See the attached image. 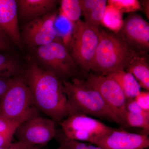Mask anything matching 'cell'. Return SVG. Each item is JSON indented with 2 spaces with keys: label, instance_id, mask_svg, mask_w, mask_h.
I'll list each match as a JSON object with an SVG mask.
<instances>
[{
  "label": "cell",
  "instance_id": "1",
  "mask_svg": "<svg viewBox=\"0 0 149 149\" xmlns=\"http://www.w3.org/2000/svg\"><path fill=\"white\" fill-rule=\"evenodd\" d=\"M23 75L36 107L55 123L70 116L63 81L43 69L31 60L24 68Z\"/></svg>",
  "mask_w": 149,
  "mask_h": 149
},
{
  "label": "cell",
  "instance_id": "2",
  "mask_svg": "<svg viewBox=\"0 0 149 149\" xmlns=\"http://www.w3.org/2000/svg\"><path fill=\"white\" fill-rule=\"evenodd\" d=\"M100 40L91 70L107 76L128 68L133 60L143 56L117 34L100 28Z\"/></svg>",
  "mask_w": 149,
  "mask_h": 149
},
{
  "label": "cell",
  "instance_id": "3",
  "mask_svg": "<svg viewBox=\"0 0 149 149\" xmlns=\"http://www.w3.org/2000/svg\"><path fill=\"white\" fill-rule=\"evenodd\" d=\"M70 116L91 115L103 118L122 126L97 90L87 80L74 78L71 81L63 80Z\"/></svg>",
  "mask_w": 149,
  "mask_h": 149
},
{
  "label": "cell",
  "instance_id": "4",
  "mask_svg": "<svg viewBox=\"0 0 149 149\" xmlns=\"http://www.w3.org/2000/svg\"><path fill=\"white\" fill-rule=\"evenodd\" d=\"M39 111L23 74L11 78L0 100V116L23 122L38 116Z\"/></svg>",
  "mask_w": 149,
  "mask_h": 149
},
{
  "label": "cell",
  "instance_id": "5",
  "mask_svg": "<svg viewBox=\"0 0 149 149\" xmlns=\"http://www.w3.org/2000/svg\"><path fill=\"white\" fill-rule=\"evenodd\" d=\"M33 59L39 66L63 80L75 75L77 65L66 46L56 38L54 42L32 50Z\"/></svg>",
  "mask_w": 149,
  "mask_h": 149
},
{
  "label": "cell",
  "instance_id": "6",
  "mask_svg": "<svg viewBox=\"0 0 149 149\" xmlns=\"http://www.w3.org/2000/svg\"><path fill=\"white\" fill-rule=\"evenodd\" d=\"M100 27L95 28L79 19L74 22L66 47L75 63L85 72L91 71L99 42Z\"/></svg>",
  "mask_w": 149,
  "mask_h": 149
},
{
  "label": "cell",
  "instance_id": "7",
  "mask_svg": "<svg viewBox=\"0 0 149 149\" xmlns=\"http://www.w3.org/2000/svg\"><path fill=\"white\" fill-rule=\"evenodd\" d=\"M88 83L100 93L106 103L120 120L122 127H127L125 116L126 98L117 82L109 75L87 74Z\"/></svg>",
  "mask_w": 149,
  "mask_h": 149
},
{
  "label": "cell",
  "instance_id": "8",
  "mask_svg": "<svg viewBox=\"0 0 149 149\" xmlns=\"http://www.w3.org/2000/svg\"><path fill=\"white\" fill-rule=\"evenodd\" d=\"M67 138L93 144L100 137L113 129L97 119L83 115H73L60 123Z\"/></svg>",
  "mask_w": 149,
  "mask_h": 149
},
{
  "label": "cell",
  "instance_id": "9",
  "mask_svg": "<svg viewBox=\"0 0 149 149\" xmlns=\"http://www.w3.org/2000/svg\"><path fill=\"white\" fill-rule=\"evenodd\" d=\"M58 12L56 10L24 23L20 32L23 45L32 50L55 41L57 38L54 23Z\"/></svg>",
  "mask_w": 149,
  "mask_h": 149
},
{
  "label": "cell",
  "instance_id": "10",
  "mask_svg": "<svg viewBox=\"0 0 149 149\" xmlns=\"http://www.w3.org/2000/svg\"><path fill=\"white\" fill-rule=\"evenodd\" d=\"M56 123L51 118L38 116L22 123L14 136L18 141L35 146L47 143L55 136Z\"/></svg>",
  "mask_w": 149,
  "mask_h": 149
},
{
  "label": "cell",
  "instance_id": "11",
  "mask_svg": "<svg viewBox=\"0 0 149 149\" xmlns=\"http://www.w3.org/2000/svg\"><path fill=\"white\" fill-rule=\"evenodd\" d=\"M117 34L136 52L141 55L148 52L149 24L139 15L131 14L123 20Z\"/></svg>",
  "mask_w": 149,
  "mask_h": 149
},
{
  "label": "cell",
  "instance_id": "12",
  "mask_svg": "<svg viewBox=\"0 0 149 149\" xmlns=\"http://www.w3.org/2000/svg\"><path fill=\"white\" fill-rule=\"evenodd\" d=\"M92 144L102 149H145L149 146V138L146 134L113 128Z\"/></svg>",
  "mask_w": 149,
  "mask_h": 149
},
{
  "label": "cell",
  "instance_id": "13",
  "mask_svg": "<svg viewBox=\"0 0 149 149\" xmlns=\"http://www.w3.org/2000/svg\"><path fill=\"white\" fill-rule=\"evenodd\" d=\"M0 30L13 45L23 49L16 0H0Z\"/></svg>",
  "mask_w": 149,
  "mask_h": 149
},
{
  "label": "cell",
  "instance_id": "14",
  "mask_svg": "<svg viewBox=\"0 0 149 149\" xmlns=\"http://www.w3.org/2000/svg\"><path fill=\"white\" fill-rule=\"evenodd\" d=\"M57 0H16L19 19L24 23L56 10Z\"/></svg>",
  "mask_w": 149,
  "mask_h": 149
},
{
  "label": "cell",
  "instance_id": "15",
  "mask_svg": "<svg viewBox=\"0 0 149 149\" xmlns=\"http://www.w3.org/2000/svg\"><path fill=\"white\" fill-rule=\"evenodd\" d=\"M85 22L92 27L99 28L103 18L107 1L79 0Z\"/></svg>",
  "mask_w": 149,
  "mask_h": 149
},
{
  "label": "cell",
  "instance_id": "16",
  "mask_svg": "<svg viewBox=\"0 0 149 149\" xmlns=\"http://www.w3.org/2000/svg\"><path fill=\"white\" fill-rule=\"evenodd\" d=\"M119 85L126 100L134 99L141 93V88L136 78L131 73L120 70L109 75Z\"/></svg>",
  "mask_w": 149,
  "mask_h": 149
},
{
  "label": "cell",
  "instance_id": "17",
  "mask_svg": "<svg viewBox=\"0 0 149 149\" xmlns=\"http://www.w3.org/2000/svg\"><path fill=\"white\" fill-rule=\"evenodd\" d=\"M24 68L10 52L0 53V77L10 78L23 74Z\"/></svg>",
  "mask_w": 149,
  "mask_h": 149
},
{
  "label": "cell",
  "instance_id": "18",
  "mask_svg": "<svg viewBox=\"0 0 149 149\" xmlns=\"http://www.w3.org/2000/svg\"><path fill=\"white\" fill-rule=\"evenodd\" d=\"M128 72L133 74L141 88L149 91V66L143 56L133 60L128 67Z\"/></svg>",
  "mask_w": 149,
  "mask_h": 149
},
{
  "label": "cell",
  "instance_id": "19",
  "mask_svg": "<svg viewBox=\"0 0 149 149\" xmlns=\"http://www.w3.org/2000/svg\"><path fill=\"white\" fill-rule=\"evenodd\" d=\"M74 23L60 11L55 20L54 27L56 38L61 40L66 46L71 38Z\"/></svg>",
  "mask_w": 149,
  "mask_h": 149
},
{
  "label": "cell",
  "instance_id": "20",
  "mask_svg": "<svg viewBox=\"0 0 149 149\" xmlns=\"http://www.w3.org/2000/svg\"><path fill=\"white\" fill-rule=\"evenodd\" d=\"M123 20L122 13L111 5L106 6L102 23L117 34L122 28Z\"/></svg>",
  "mask_w": 149,
  "mask_h": 149
},
{
  "label": "cell",
  "instance_id": "21",
  "mask_svg": "<svg viewBox=\"0 0 149 149\" xmlns=\"http://www.w3.org/2000/svg\"><path fill=\"white\" fill-rule=\"evenodd\" d=\"M22 123L0 116V147L7 146L12 143L16 129Z\"/></svg>",
  "mask_w": 149,
  "mask_h": 149
},
{
  "label": "cell",
  "instance_id": "22",
  "mask_svg": "<svg viewBox=\"0 0 149 149\" xmlns=\"http://www.w3.org/2000/svg\"><path fill=\"white\" fill-rule=\"evenodd\" d=\"M60 1V12L72 22L80 19L82 10L79 0H62Z\"/></svg>",
  "mask_w": 149,
  "mask_h": 149
},
{
  "label": "cell",
  "instance_id": "23",
  "mask_svg": "<svg viewBox=\"0 0 149 149\" xmlns=\"http://www.w3.org/2000/svg\"><path fill=\"white\" fill-rule=\"evenodd\" d=\"M54 138L57 140L60 145L67 149H102L95 145H88L79 141L68 139L65 136L62 130L56 129Z\"/></svg>",
  "mask_w": 149,
  "mask_h": 149
},
{
  "label": "cell",
  "instance_id": "24",
  "mask_svg": "<svg viewBox=\"0 0 149 149\" xmlns=\"http://www.w3.org/2000/svg\"><path fill=\"white\" fill-rule=\"evenodd\" d=\"M108 3L117 8L122 13L133 12L141 8L140 2L137 0H109Z\"/></svg>",
  "mask_w": 149,
  "mask_h": 149
},
{
  "label": "cell",
  "instance_id": "25",
  "mask_svg": "<svg viewBox=\"0 0 149 149\" xmlns=\"http://www.w3.org/2000/svg\"><path fill=\"white\" fill-rule=\"evenodd\" d=\"M125 120L128 126L143 128L146 133L149 131V116L133 114L127 111Z\"/></svg>",
  "mask_w": 149,
  "mask_h": 149
},
{
  "label": "cell",
  "instance_id": "26",
  "mask_svg": "<svg viewBox=\"0 0 149 149\" xmlns=\"http://www.w3.org/2000/svg\"><path fill=\"white\" fill-rule=\"evenodd\" d=\"M126 108L127 111L133 114L149 116V112L145 111L139 106L134 99L126 100Z\"/></svg>",
  "mask_w": 149,
  "mask_h": 149
},
{
  "label": "cell",
  "instance_id": "27",
  "mask_svg": "<svg viewBox=\"0 0 149 149\" xmlns=\"http://www.w3.org/2000/svg\"><path fill=\"white\" fill-rule=\"evenodd\" d=\"M134 99L142 109L145 111L149 112V91L141 92Z\"/></svg>",
  "mask_w": 149,
  "mask_h": 149
},
{
  "label": "cell",
  "instance_id": "28",
  "mask_svg": "<svg viewBox=\"0 0 149 149\" xmlns=\"http://www.w3.org/2000/svg\"><path fill=\"white\" fill-rule=\"evenodd\" d=\"M13 45L9 38L0 30V52H10Z\"/></svg>",
  "mask_w": 149,
  "mask_h": 149
},
{
  "label": "cell",
  "instance_id": "29",
  "mask_svg": "<svg viewBox=\"0 0 149 149\" xmlns=\"http://www.w3.org/2000/svg\"><path fill=\"white\" fill-rule=\"evenodd\" d=\"M37 148L35 146L22 141H18L7 146L0 147V149H31Z\"/></svg>",
  "mask_w": 149,
  "mask_h": 149
},
{
  "label": "cell",
  "instance_id": "30",
  "mask_svg": "<svg viewBox=\"0 0 149 149\" xmlns=\"http://www.w3.org/2000/svg\"><path fill=\"white\" fill-rule=\"evenodd\" d=\"M10 78L0 77V100L2 97L8 87Z\"/></svg>",
  "mask_w": 149,
  "mask_h": 149
},
{
  "label": "cell",
  "instance_id": "31",
  "mask_svg": "<svg viewBox=\"0 0 149 149\" xmlns=\"http://www.w3.org/2000/svg\"><path fill=\"white\" fill-rule=\"evenodd\" d=\"M31 149H38L37 148H34ZM66 149V148H65L64 146H60L57 149Z\"/></svg>",
  "mask_w": 149,
  "mask_h": 149
}]
</instances>
